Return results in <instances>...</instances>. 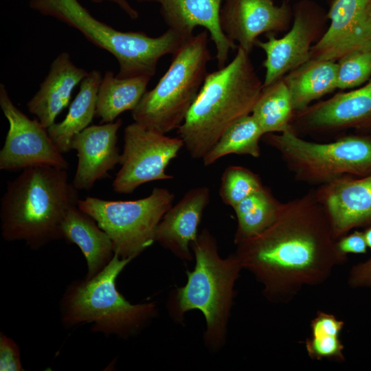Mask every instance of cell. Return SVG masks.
Listing matches in <instances>:
<instances>
[{"mask_svg": "<svg viewBox=\"0 0 371 371\" xmlns=\"http://www.w3.org/2000/svg\"><path fill=\"white\" fill-rule=\"evenodd\" d=\"M281 203L264 186L234 207L238 223L235 245L257 236L269 227L276 220Z\"/></svg>", "mask_w": 371, "mask_h": 371, "instance_id": "25", "label": "cell"}, {"mask_svg": "<svg viewBox=\"0 0 371 371\" xmlns=\"http://www.w3.org/2000/svg\"><path fill=\"white\" fill-rule=\"evenodd\" d=\"M371 127V80L355 90L333 97L295 112L291 131L302 134H324L350 128Z\"/></svg>", "mask_w": 371, "mask_h": 371, "instance_id": "13", "label": "cell"}, {"mask_svg": "<svg viewBox=\"0 0 371 371\" xmlns=\"http://www.w3.org/2000/svg\"><path fill=\"white\" fill-rule=\"evenodd\" d=\"M138 3H156L168 29L183 37L192 36L196 27L207 31L216 49L218 68L224 67L231 50L238 45L223 33L220 11L223 0H134Z\"/></svg>", "mask_w": 371, "mask_h": 371, "instance_id": "17", "label": "cell"}, {"mask_svg": "<svg viewBox=\"0 0 371 371\" xmlns=\"http://www.w3.org/2000/svg\"><path fill=\"white\" fill-rule=\"evenodd\" d=\"M195 260L187 271L185 285L170 291L166 306L170 317L183 322L185 315L199 310L204 315L203 339L210 352H217L225 344L234 299V286L243 269L235 253L222 258L216 238L204 228L191 244Z\"/></svg>", "mask_w": 371, "mask_h": 371, "instance_id": "4", "label": "cell"}, {"mask_svg": "<svg viewBox=\"0 0 371 371\" xmlns=\"http://www.w3.org/2000/svg\"><path fill=\"white\" fill-rule=\"evenodd\" d=\"M337 62L311 58L283 77L295 113L337 89Z\"/></svg>", "mask_w": 371, "mask_h": 371, "instance_id": "23", "label": "cell"}, {"mask_svg": "<svg viewBox=\"0 0 371 371\" xmlns=\"http://www.w3.org/2000/svg\"><path fill=\"white\" fill-rule=\"evenodd\" d=\"M339 251L347 256L349 254H362L367 252V244L363 232L354 231L346 234L337 240Z\"/></svg>", "mask_w": 371, "mask_h": 371, "instance_id": "32", "label": "cell"}, {"mask_svg": "<svg viewBox=\"0 0 371 371\" xmlns=\"http://www.w3.org/2000/svg\"><path fill=\"white\" fill-rule=\"evenodd\" d=\"M132 260L115 254L97 275L69 284L60 303L63 324H91L92 332L122 339L139 334L157 317L158 307L152 302L132 304L117 289V278Z\"/></svg>", "mask_w": 371, "mask_h": 371, "instance_id": "5", "label": "cell"}, {"mask_svg": "<svg viewBox=\"0 0 371 371\" xmlns=\"http://www.w3.org/2000/svg\"><path fill=\"white\" fill-rule=\"evenodd\" d=\"M263 141L280 155L288 170L300 182L314 186L345 176L371 175V137L347 135L328 143L306 140L291 130L267 133Z\"/></svg>", "mask_w": 371, "mask_h": 371, "instance_id": "8", "label": "cell"}, {"mask_svg": "<svg viewBox=\"0 0 371 371\" xmlns=\"http://www.w3.org/2000/svg\"><path fill=\"white\" fill-rule=\"evenodd\" d=\"M337 240L350 230L371 225V175L345 176L314 190Z\"/></svg>", "mask_w": 371, "mask_h": 371, "instance_id": "16", "label": "cell"}, {"mask_svg": "<svg viewBox=\"0 0 371 371\" xmlns=\"http://www.w3.org/2000/svg\"><path fill=\"white\" fill-rule=\"evenodd\" d=\"M337 63V89L344 90L359 87L371 76V51L349 53Z\"/></svg>", "mask_w": 371, "mask_h": 371, "instance_id": "30", "label": "cell"}, {"mask_svg": "<svg viewBox=\"0 0 371 371\" xmlns=\"http://www.w3.org/2000/svg\"><path fill=\"white\" fill-rule=\"evenodd\" d=\"M210 38L203 30L185 39L172 55L166 73L132 111L134 122L162 134L178 129L207 74Z\"/></svg>", "mask_w": 371, "mask_h": 371, "instance_id": "7", "label": "cell"}, {"mask_svg": "<svg viewBox=\"0 0 371 371\" xmlns=\"http://www.w3.org/2000/svg\"><path fill=\"white\" fill-rule=\"evenodd\" d=\"M88 73L72 62L68 52H62L52 62L38 90L28 101V111L47 129L67 106L74 89Z\"/></svg>", "mask_w": 371, "mask_h": 371, "instance_id": "20", "label": "cell"}, {"mask_svg": "<svg viewBox=\"0 0 371 371\" xmlns=\"http://www.w3.org/2000/svg\"><path fill=\"white\" fill-rule=\"evenodd\" d=\"M102 76L91 70L80 84V89L71 103L65 117L47 128V132L59 151H70L74 136L89 126L96 113L97 96Z\"/></svg>", "mask_w": 371, "mask_h": 371, "instance_id": "22", "label": "cell"}, {"mask_svg": "<svg viewBox=\"0 0 371 371\" xmlns=\"http://www.w3.org/2000/svg\"><path fill=\"white\" fill-rule=\"evenodd\" d=\"M370 16H371V5H370Z\"/></svg>", "mask_w": 371, "mask_h": 371, "instance_id": "36", "label": "cell"}, {"mask_svg": "<svg viewBox=\"0 0 371 371\" xmlns=\"http://www.w3.org/2000/svg\"><path fill=\"white\" fill-rule=\"evenodd\" d=\"M95 3L109 1L116 4L130 19L135 20L139 17V12L128 2V0H90Z\"/></svg>", "mask_w": 371, "mask_h": 371, "instance_id": "34", "label": "cell"}, {"mask_svg": "<svg viewBox=\"0 0 371 371\" xmlns=\"http://www.w3.org/2000/svg\"><path fill=\"white\" fill-rule=\"evenodd\" d=\"M263 186L260 177L253 171L240 166H229L222 175L219 195L223 203L233 208Z\"/></svg>", "mask_w": 371, "mask_h": 371, "instance_id": "29", "label": "cell"}, {"mask_svg": "<svg viewBox=\"0 0 371 371\" xmlns=\"http://www.w3.org/2000/svg\"><path fill=\"white\" fill-rule=\"evenodd\" d=\"M348 284L351 288L371 287V258L350 269Z\"/></svg>", "mask_w": 371, "mask_h": 371, "instance_id": "33", "label": "cell"}, {"mask_svg": "<svg viewBox=\"0 0 371 371\" xmlns=\"http://www.w3.org/2000/svg\"><path fill=\"white\" fill-rule=\"evenodd\" d=\"M62 239L76 245L87 262V279L100 272L111 260L115 251L109 235L88 214L78 206L70 209L61 225Z\"/></svg>", "mask_w": 371, "mask_h": 371, "instance_id": "21", "label": "cell"}, {"mask_svg": "<svg viewBox=\"0 0 371 371\" xmlns=\"http://www.w3.org/2000/svg\"><path fill=\"white\" fill-rule=\"evenodd\" d=\"M150 78L146 76L120 78L106 71L98 92L95 116L102 124L109 123L124 111H132L146 92Z\"/></svg>", "mask_w": 371, "mask_h": 371, "instance_id": "24", "label": "cell"}, {"mask_svg": "<svg viewBox=\"0 0 371 371\" xmlns=\"http://www.w3.org/2000/svg\"><path fill=\"white\" fill-rule=\"evenodd\" d=\"M67 170L49 166L25 168L8 182L0 205L1 236L23 240L34 249L62 239L68 211L78 206V193Z\"/></svg>", "mask_w": 371, "mask_h": 371, "instance_id": "2", "label": "cell"}, {"mask_svg": "<svg viewBox=\"0 0 371 371\" xmlns=\"http://www.w3.org/2000/svg\"><path fill=\"white\" fill-rule=\"evenodd\" d=\"M371 0H334L330 25L311 49V58L337 62L356 51H371Z\"/></svg>", "mask_w": 371, "mask_h": 371, "instance_id": "14", "label": "cell"}, {"mask_svg": "<svg viewBox=\"0 0 371 371\" xmlns=\"http://www.w3.org/2000/svg\"><path fill=\"white\" fill-rule=\"evenodd\" d=\"M262 88L249 54L237 47L229 63L207 73L177 130L189 155L203 159L229 126L251 113Z\"/></svg>", "mask_w": 371, "mask_h": 371, "instance_id": "3", "label": "cell"}, {"mask_svg": "<svg viewBox=\"0 0 371 371\" xmlns=\"http://www.w3.org/2000/svg\"><path fill=\"white\" fill-rule=\"evenodd\" d=\"M174 199L169 190L155 188L148 196L133 201L87 196L78 200V207L109 235L115 254L133 260L155 242L156 228Z\"/></svg>", "mask_w": 371, "mask_h": 371, "instance_id": "9", "label": "cell"}, {"mask_svg": "<svg viewBox=\"0 0 371 371\" xmlns=\"http://www.w3.org/2000/svg\"><path fill=\"white\" fill-rule=\"evenodd\" d=\"M183 146L179 137H168L135 122L127 125L119 164L121 168L112 183L113 190L129 194L144 183L173 179L166 168Z\"/></svg>", "mask_w": 371, "mask_h": 371, "instance_id": "10", "label": "cell"}, {"mask_svg": "<svg viewBox=\"0 0 371 371\" xmlns=\"http://www.w3.org/2000/svg\"><path fill=\"white\" fill-rule=\"evenodd\" d=\"M207 186L193 188L172 206L159 223L155 240L183 261H192L191 244L198 236V227L210 202Z\"/></svg>", "mask_w": 371, "mask_h": 371, "instance_id": "19", "label": "cell"}, {"mask_svg": "<svg viewBox=\"0 0 371 371\" xmlns=\"http://www.w3.org/2000/svg\"><path fill=\"white\" fill-rule=\"evenodd\" d=\"M264 133L251 114L246 115L221 136L210 150L203 157L204 166H208L221 157L236 154L258 158L260 155V141Z\"/></svg>", "mask_w": 371, "mask_h": 371, "instance_id": "27", "label": "cell"}, {"mask_svg": "<svg viewBox=\"0 0 371 371\" xmlns=\"http://www.w3.org/2000/svg\"><path fill=\"white\" fill-rule=\"evenodd\" d=\"M243 269L273 303L291 301L304 286H317L347 260L337 247L327 214L314 190L282 203L273 223L237 245Z\"/></svg>", "mask_w": 371, "mask_h": 371, "instance_id": "1", "label": "cell"}, {"mask_svg": "<svg viewBox=\"0 0 371 371\" xmlns=\"http://www.w3.org/2000/svg\"><path fill=\"white\" fill-rule=\"evenodd\" d=\"M327 13L311 0H302L293 8L290 30L279 38L267 34L266 40L257 39L255 46L265 54L263 87L282 78L311 59V49L325 30Z\"/></svg>", "mask_w": 371, "mask_h": 371, "instance_id": "11", "label": "cell"}, {"mask_svg": "<svg viewBox=\"0 0 371 371\" xmlns=\"http://www.w3.org/2000/svg\"><path fill=\"white\" fill-rule=\"evenodd\" d=\"M286 1H289V0H286Z\"/></svg>", "mask_w": 371, "mask_h": 371, "instance_id": "37", "label": "cell"}, {"mask_svg": "<svg viewBox=\"0 0 371 371\" xmlns=\"http://www.w3.org/2000/svg\"><path fill=\"white\" fill-rule=\"evenodd\" d=\"M344 326V322L334 315L317 312L311 322V337L305 341L308 357L313 360L345 361L344 346L339 337Z\"/></svg>", "mask_w": 371, "mask_h": 371, "instance_id": "28", "label": "cell"}, {"mask_svg": "<svg viewBox=\"0 0 371 371\" xmlns=\"http://www.w3.org/2000/svg\"><path fill=\"white\" fill-rule=\"evenodd\" d=\"M251 114L265 135L291 130L295 111L283 78L263 87Z\"/></svg>", "mask_w": 371, "mask_h": 371, "instance_id": "26", "label": "cell"}, {"mask_svg": "<svg viewBox=\"0 0 371 371\" xmlns=\"http://www.w3.org/2000/svg\"><path fill=\"white\" fill-rule=\"evenodd\" d=\"M29 6L80 32L95 46L116 59V77L155 75L160 58L172 55L186 39L168 29L153 37L141 31H121L95 18L78 0H30Z\"/></svg>", "mask_w": 371, "mask_h": 371, "instance_id": "6", "label": "cell"}, {"mask_svg": "<svg viewBox=\"0 0 371 371\" xmlns=\"http://www.w3.org/2000/svg\"><path fill=\"white\" fill-rule=\"evenodd\" d=\"M363 232L367 246L371 249V225L367 227L366 230Z\"/></svg>", "mask_w": 371, "mask_h": 371, "instance_id": "35", "label": "cell"}, {"mask_svg": "<svg viewBox=\"0 0 371 371\" xmlns=\"http://www.w3.org/2000/svg\"><path fill=\"white\" fill-rule=\"evenodd\" d=\"M0 107L9 128L0 150V170L12 171L49 166L65 170L67 161L38 119L31 120L18 109L4 85L0 84Z\"/></svg>", "mask_w": 371, "mask_h": 371, "instance_id": "12", "label": "cell"}, {"mask_svg": "<svg viewBox=\"0 0 371 371\" xmlns=\"http://www.w3.org/2000/svg\"><path fill=\"white\" fill-rule=\"evenodd\" d=\"M0 370H24L18 344L3 333L0 335Z\"/></svg>", "mask_w": 371, "mask_h": 371, "instance_id": "31", "label": "cell"}, {"mask_svg": "<svg viewBox=\"0 0 371 371\" xmlns=\"http://www.w3.org/2000/svg\"><path fill=\"white\" fill-rule=\"evenodd\" d=\"M122 120L91 125L76 134L71 148L77 151L78 165L72 183L77 190H89L120 164L117 132Z\"/></svg>", "mask_w": 371, "mask_h": 371, "instance_id": "18", "label": "cell"}, {"mask_svg": "<svg viewBox=\"0 0 371 371\" xmlns=\"http://www.w3.org/2000/svg\"><path fill=\"white\" fill-rule=\"evenodd\" d=\"M292 19L286 0L280 5L273 0H223L220 11L225 35L249 54L260 35L286 30Z\"/></svg>", "mask_w": 371, "mask_h": 371, "instance_id": "15", "label": "cell"}]
</instances>
